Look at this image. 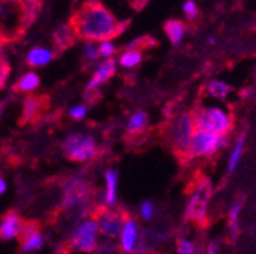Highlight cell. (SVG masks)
Wrapping results in <instances>:
<instances>
[{
	"label": "cell",
	"mask_w": 256,
	"mask_h": 254,
	"mask_svg": "<svg viewBox=\"0 0 256 254\" xmlns=\"http://www.w3.org/2000/svg\"><path fill=\"white\" fill-rule=\"evenodd\" d=\"M69 26L76 40L104 43L120 35L128 26V20L119 21L101 2L87 0L74 11Z\"/></svg>",
	"instance_id": "6da1fadb"
},
{
	"label": "cell",
	"mask_w": 256,
	"mask_h": 254,
	"mask_svg": "<svg viewBox=\"0 0 256 254\" xmlns=\"http://www.w3.org/2000/svg\"><path fill=\"white\" fill-rule=\"evenodd\" d=\"M40 9L34 0H0V38L6 44L22 38Z\"/></svg>",
	"instance_id": "7a4b0ae2"
},
{
	"label": "cell",
	"mask_w": 256,
	"mask_h": 254,
	"mask_svg": "<svg viewBox=\"0 0 256 254\" xmlns=\"http://www.w3.org/2000/svg\"><path fill=\"white\" fill-rule=\"evenodd\" d=\"M196 120L192 111H182L166 122L162 128V136L166 139L172 154L178 162L186 165L190 160V146L194 139Z\"/></svg>",
	"instance_id": "3957f363"
},
{
	"label": "cell",
	"mask_w": 256,
	"mask_h": 254,
	"mask_svg": "<svg viewBox=\"0 0 256 254\" xmlns=\"http://www.w3.org/2000/svg\"><path fill=\"white\" fill-rule=\"evenodd\" d=\"M212 198V183L208 177L196 174L189 186V200L184 210L186 221L192 222L198 229L208 226V209Z\"/></svg>",
	"instance_id": "277c9868"
},
{
	"label": "cell",
	"mask_w": 256,
	"mask_h": 254,
	"mask_svg": "<svg viewBox=\"0 0 256 254\" xmlns=\"http://www.w3.org/2000/svg\"><path fill=\"white\" fill-rule=\"evenodd\" d=\"M197 130L214 133L218 136H228L234 128V117L218 107L197 108L192 111Z\"/></svg>",
	"instance_id": "5b68a950"
},
{
	"label": "cell",
	"mask_w": 256,
	"mask_h": 254,
	"mask_svg": "<svg viewBox=\"0 0 256 254\" xmlns=\"http://www.w3.org/2000/svg\"><path fill=\"white\" fill-rule=\"evenodd\" d=\"M130 216L124 210H112L107 206H96L92 213V218L98 222L100 233L104 238L114 239L122 235L126 218Z\"/></svg>",
	"instance_id": "8992f818"
},
{
	"label": "cell",
	"mask_w": 256,
	"mask_h": 254,
	"mask_svg": "<svg viewBox=\"0 0 256 254\" xmlns=\"http://www.w3.org/2000/svg\"><path fill=\"white\" fill-rule=\"evenodd\" d=\"M62 151L72 162H88L96 157V143L92 136L70 134L62 143Z\"/></svg>",
	"instance_id": "52a82bcc"
},
{
	"label": "cell",
	"mask_w": 256,
	"mask_h": 254,
	"mask_svg": "<svg viewBox=\"0 0 256 254\" xmlns=\"http://www.w3.org/2000/svg\"><path fill=\"white\" fill-rule=\"evenodd\" d=\"M92 194H93V187L88 181H86L81 177L72 178L70 181H68L66 187H64L61 209L72 210L80 206H84V204L90 203Z\"/></svg>",
	"instance_id": "ba28073f"
},
{
	"label": "cell",
	"mask_w": 256,
	"mask_h": 254,
	"mask_svg": "<svg viewBox=\"0 0 256 254\" xmlns=\"http://www.w3.org/2000/svg\"><path fill=\"white\" fill-rule=\"evenodd\" d=\"M98 233H100L98 222H96L94 219L84 221L82 224H80L74 230V235L70 236L69 245L75 251L92 253V251L96 250V247H98V241H96Z\"/></svg>",
	"instance_id": "9c48e42d"
},
{
	"label": "cell",
	"mask_w": 256,
	"mask_h": 254,
	"mask_svg": "<svg viewBox=\"0 0 256 254\" xmlns=\"http://www.w3.org/2000/svg\"><path fill=\"white\" fill-rule=\"evenodd\" d=\"M226 143H228L226 136H218V134H214V133L197 130L196 134H194V139H192L190 158L210 157Z\"/></svg>",
	"instance_id": "30bf717a"
},
{
	"label": "cell",
	"mask_w": 256,
	"mask_h": 254,
	"mask_svg": "<svg viewBox=\"0 0 256 254\" xmlns=\"http://www.w3.org/2000/svg\"><path fill=\"white\" fill-rule=\"evenodd\" d=\"M49 98L46 94H40V96H28L23 105V113H22V123L34 122L42 117L44 110L48 108Z\"/></svg>",
	"instance_id": "8fae6325"
},
{
	"label": "cell",
	"mask_w": 256,
	"mask_h": 254,
	"mask_svg": "<svg viewBox=\"0 0 256 254\" xmlns=\"http://www.w3.org/2000/svg\"><path fill=\"white\" fill-rule=\"evenodd\" d=\"M139 236H140V233H139L136 221L132 216H128L125 221L122 235H120V248L125 254L134 253L138 242H139Z\"/></svg>",
	"instance_id": "7c38bea8"
},
{
	"label": "cell",
	"mask_w": 256,
	"mask_h": 254,
	"mask_svg": "<svg viewBox=\"0 0 256 254\" xmlns=\"http://www.w3.org/2000/svg\"><path fill=\"white\" fill-rule=\"evenodd\" d=\"M22 227H23V221L20 215L14 210H10L8 213L4 215L2 222H0V239L8 241L18 236Z\"/></svg>",
	"instance_id": "4fadbf2b"
},
{
	"label": "cell",
	"mask_w": 256,
	"mask_h": 254,
	"mask_svg": "<svg viewBox=\"0 0 256 254\" xmlns=\"http://www.w3.org/2000/svg\"><path fill=\"white\" fill-rule=\"evenodd\" d=\"M114 72H116V62H114L113 59L104 61L102 64L98 67V70L94 72L93 78L88 81V84H87V91L96 90L101 84H104L106 81H108V79L114 75Z\"/></svg>",
	"instance_id": "5bb4252c"
},
{
	"label": "cell",
	"mask_w": 256,
	"mask_h": 254,
	"mask_svg": "<svg viewBox=\"0 0 256 254\" xmlns=\"http://www.w3.org/2000/svg\"><path fill=\"white\" fill-rule=\"evenodd\" d=\"M75 41H76V37H75L74 30H72V27L69 24H62V26L55 29V32H54V44H55L56 52L69 49Z\"/></svg>",
	"instance_id": "9a60e30c"
},
{
	"label": "cell",
	"mask_w": 256,
	"mask_h": 254,
	"mask_svg": "<svg viewBox=\"0 0 256 254\" xmlns=\"http://www.w3.org/2000/svg\"><path fill=\"white\" fill-rule=\"evenodd\" d=\"M148 128V116L145 111H138L132 116V119L128 120L126 125V136L130 137H139L144 136Z\"/></svg>",
	"instance_id": "2e32d148"
},
{
	"label": "cell",
	"mask_w": 256,
	"mask_h": 254,
	"mask_svg": "<svg viewBox=\"0 0 256 254\" xmlns=\"http://www.w3.org/2000/svg\"><path fill=\"white\" fill-rule=\"evenodd\" d=\"M244 207V200L238 198L232 203L230 210H229V235L230 241L235 244L238 236H240V213Z\"/></svg>",
	"instance_id": "e0dca14e"
},
{
	"label": "cell",
	"mask_w": 256,
	"mask_h": 254,
	"mask_svg": "<svg viewBox=\"0 0 256 254\" xmlns=\"http://www.w3.org/2000/svg\"><path fill=\"white\" fill-rule=\"evenodd\" d=\"M54 53L49 50V49H42V47H37V49H32L28 56H26V61L28 64L32 66V67H42V66H46L48 62L52 59Z\"/></svg>",
	"instance_id": "ac0fdd59"
},
{
	"label": "cell",
	"mask_w": 256,
	"mask_h": 254,
	"mask_svg": "<svg viewBox=\"0 0 256 254\" xmlns=\"http://www.w3.org/2000/svg\"><path fill=\"white\" fill-rule=\"evenodd\" d=\"M116 183H118V172L114 169H108L106 172V206L114 207L116 206Z\"/></svg>",
	"instance_id": "d6986e66"
},
{
	"label": "cell",
	"mask_w": 256,
	"mask_h": 254,
	"mask_svg": "<svg viewBox=\"0 0 256 254\" xmlns=\"http://www.w3.org/2000/svg\"><path fill=\"white\" fill-rule=\"evenodd\" d=\"M244 145H246V133H241L236 139V143H235V148L230 154V158H229V165H228V172L229 174H234L241 157H242V151H244Z\"/></svg>",
	"instance_id": "ffe728a7"
},
{
	"label": "cell",
	"mask_w": 256,
	"mask_h": 254,
	"mask_svg": "<svg viewBox=\"0 0 256 254\" xmlns=\"http://www.w3.org/2000/svg\"><path fill=\"white\" fill-rule=\"evenodd\" d=\"M165 32L172 44H178L184 34V26L180 20H168L165 23Z\"/></svg>",
	"instance_id": "44dd1931"
},
{
	"label": "cell",
	"mask_w": 256,
	"mask_h": 254,
	"mask_svg": "<svg viewBox=\"0 0 256 254\" xmlns=\"http://www.w3.org/2000/svg\"><path fill=\"white\" fill-rule=\"evenodd\" d=\"M40 84V78L36 75V73H26L23 78L18 79V82L14 85V90L16 91H24V93H29L32 90H36Z\"/></svg>",
	"instance_id": "7402d4cb"
},
{
	"label": "cell",
	"mask_w": 256,
	"mask_h": 254,
	"mask_svg": "<svg viewBox=\"0 0 256 254\" xmlns=\"http://www.w3.org/2000/svg\"><path fill=\"white\" fill-rule=\"evenodd\" d=\"M208 93L210 94L212 98H216V99H224L229 94L230 91V85L222 82V81H212L209 85H208Z\"/></svg>",
	"instance_id": "603a6c76"
},
{
	"label": "cell",
	"mask_w": 256,
	"mask_h": 254,
	"mask_svg": "<svg viewBox=\"0 0 256 254\" xmlns=\"http://www.w3.org/2000/svg\"><path fill=\"white\" fill-rule=\"evenodd\" d=\"M142 61V53L140 50H132L128 49L125 53H122L119 62L122 67H126V69H132V67H136L139 62Z\"/></svg>",
	"instance_id": "cb8c5ba5"
},
{
	"label": "cell",
	"mask_w": 256,
	"mask_h": 254,
	"mask_svg": "<svg viewBox=\"0 0 256 254\" xmlns=\"http://www.w3.org/2000/svg\"><path fill=\"white\" fill-rule=\"evenodd\" d=\"M37 233H40V226L38 222L36 221H28V222H23V227L18 233V241L22 242V245L29 241L32 236H36Z\"/></svg>",
	"instance_id": "d4e9b609"
},
{
	"label": "cell",
	"mask_w": 256,
	"mask_h": 254,
	"mask_svg": "<svg viewBox=\"0 0 256 254\" xmlns=\"http://www.w3.org/2000/svg\"><path fill=\"white\" fill-rule=\"evenodd\" d=\"M157 44L156 40H152L151 37L145 35V37H140L138 40H134L133 43L128 44V49L132 50H142V49H150V47H154Z\"/></svg>",
	"instance_id": "484cf974"
},
{
	"label": "cell",
	"mask_w": 256,
	"mask_h": 254,
	"mask_svg": "<svg viewBox=\"0 0 256 254\" xmlns=\"http://www.w3.org/2000/svg\"><path fill=\"white\" fill-rule=\"evenodd\" d=\"M120 247H118L116 244L110 242V241H104L101 244H98L94 250V254H119Z\"/></svg>",
	"instance_id": "4316f807"
},
{
	"label": "cell",
	"mask_w": 256,
	"mask_h": 254,
	"mask_svg": "<svg viewBox=\"0 0 256 254\" xmlns=\"http://www.w3.org/2000/svg\"><path fill=\"white\" fill-rule=\"evenodd\" d=\"M43 236L40 233H37L36 236H32L29 241H26L22 247H23V251H34V250H40L43 247Z\"/></svg>",
	"instance_id": "83f0119b"
},
{
	"label": "cell",
	"mask_w": 256,
	"mask_h": 254,
	"mask_svg": "<svg viewBox=\"0 0 256 254\" xmlns=\"http://www.w3.org/2000/svg\"><path fill=\"white\" fill-rule=\"evenodd\" d=\"M177 254H196L194 244H192L186 238L178 239V242H177Z\"/></svg>",
	"instance_id": "f1b7e54d"
},
{
	"label": "cell",
	"mask_w": 256,
	"mask_h": 254,
	"mask_svg": "<svg viewBox=\"0 0 256 254\" xmlns=\"http://www.w3.org/2000/svg\"><path fill=\"white\" fill-rule=\"evenodd\" d=\"M154 215V204L151 201H144L140 206V218L145 221H150Z\"/></svg>",
	"instance_id": "f546056e"
},
{
	"label": "cell",
	"mask_w": 256,
	"mask_h": 254,
	"mask_svg": "<svg viewBox=\"0 0 256 254\" xmlns=\"http://www.w3.org/2000/svg\"><path fill=\"white\" fill-rule=\"evenodd\" d=\"M98 53L101 55V56H104V58H107V59H110V56L114 53V46L110 43V41H104V43H101V46H100V50H98Z\"/></svg>",
	"instance_id": "4dcf8cb0"
},
{
	"label": "cell",
	"mask_w": 256,
	"mask_h": 254,
	"mask_svg": "<svg viewBox=\"0 0 256 254\" xmlns=\"http://www.w3.org/2000/svg\"><path fill=\"white\" fill-rule=\"evenodd\" d=\"M183 9L188 15V18H190V20L197 15V5H196L194 0H188V2L183 5Z\"/></svg>",
	"instance_id": "1f68e13d"
},
{
	"label": "cell",
	"mask_w": 256,
	"mask_h": 254,
	"mask_svg": "<svg viewBox=\"0 0 256 254\" xmlns=\"http://www.w3.org/2000/svg\"><path fill=\"white\" fill-rule=\"evenodd\" d=\"M69 114H70V117H74V119H82V117L87 114V107H86V105H76V107H74V108L69 111Z\"/></svg>",
	"instance_id": "d6a6232c"
},
{
	"label": "cell",
	"mask_w": 256,
	"mask_h": 254,
	"mask_svg": "<svg viewBox=\"0 0 256 254\" xmlns=\"http://www.w3.org/2000/svg\"><path fill=\"white\" fill-rule=\"evenodd\" d=\"M8 75H10V64L6 62L5 66H0V90L5 87L6 79H8Z\"/></svg>",
	"instance_id": "836d02e7"
},
{
	"label": "cell",
	"mask_w": 256,
	"mask_h": 254,
	"mask_svg": "<svg viewBox=\"0 0 256 254\" xmlns=\"http://www.w3.org/2000/svg\"><path fill=\"white\" fill-rule=\"evenodd\" d=\"M128 3H130V6L136 11H140L144 9V6L148 3V0H128Z\"/></svg>",
	"instance_id": "e575fe53"
},
{
	"label": "cell",
	"mask_w": 256,
	"mask_h": 254,
	"mask_svg": "<svg viewBox=\"0 0 256 254\" xmlns=\"http://www.w3.org/2000/svg\"><path fill=\"white\" fill-rule=\"evenodd\" d=\"M218 253H220V241L214 239L208 245V254H218Z\"/></svg>",
	"instance_id": "d590c367"
},
{
	"label": "cell",
	"mask_w": 256,
	"mask_h": 254,
	"mask_svg": "<svg viewBox=\"0 0 256 254\" xmlns=\"http://www.w3.org/2000/svg\"><path fill=\"white\" fill-rule=\"evenodd\" d=\"M86 55H87V59L93 61V59H96V56H98L100 53L96 52V49H94L92 44H87V46H86Z\"/></svg>",
	"instance_id": "8d00e7d4"
},
{
	"label": "cell",
	"mask_w": 256,
	"mask_h": 254,
	"mask_svg": "<svg viewBox=\"0 0 256 254\" xmlns=\"http://www.w3.org/2000/svg\"><path fill=\"white\" fill-rule=\"evenodd\" d=\"M6 43L0 38V66H5L6 64V59H5V53H4V46H5Z\"/></svg>",
	"instance_id": "74e56055"
},
{
	"label": "cell",
	"mask_w": 256,
	"mask_h": 254,
	"mask_svg": "<svg viewBox=\"0 0 256 254\" xmlns=\"http://www.w3.org/2000/svg\"><path fill=\"white\" fill-rule=\"evenodd\" d=\"M5 190H6V183H5V180L2 177H0V195H2Z\"/></svg>",
	"instance_id": "f35d334b"
},
{
	"label": "cell",
	"mask_w": 256,
	"mask_h": 254,
	"mask_svg": "<svg viewBox=\"0 0 256 254\" xmlns=\"http://www.w3.org/2000/svg\"><path fill=\"white\" fill-rule=\"evenodd\" d=\"M4 107H5V104H0V116H2V113H4Z\"/></svg>",
	"instance_id": "ab89813d"
},
{
	"label": "cell",
	"mask_w": 256,
	"mask_h": 254,
	"mask_svg": "<svg viewBox=\"0 0 256 254\" xmlns=\"http://www.w3.org/2000/svg\"><path fill=\"white\" fill-rule=\"evenodd\" d=\"M34 2H36V3H38V5L42 6V5H43V2H44V0H34Z\"/></svg>",
	"instance_id": "60d3db41"
},
{
	"label": "cell",
	"mask_w": 256,
	"mask_h": 254,
	"mask_svg": "<svg viewBox=\"0 0 256 254\" xmlns=\"http://www.w3.org/2000/svg\"><path fill=\"white\" fill-rule=\"evenodd\" d=\"M151 254H164V253H151Z\"/></svg>",
	"instance_id": "b9f144b4"
}]
</instances>
